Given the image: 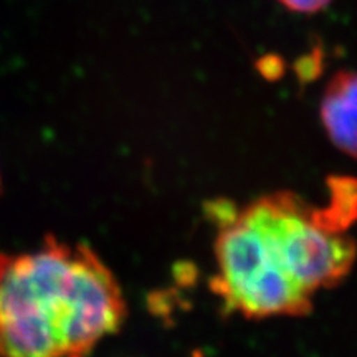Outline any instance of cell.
I'll return each mask as SVG.
<instances>
[{"instance_id":"6da1fadb","label":"cell","mask_w":357,"mask_h":357,"mask_svg":"<svg viewBox=\"0 0 357 357\" xmlns=\"http://www.w3.org/2000/svg\"><path fill=\"white\" fill-rule=\"evenodd\" d=\"M217 225L212 291L227 312L248 319L306 316L318 291L337 287L357 258L354 238L324 207L289 190L245 205H211Z\"/></svg>"},{"instance_id":"7a4b0ae2","label":"cell","mask_w":357,"mask_h":357,"mask_svg":"<svg viewBox=\"0 0 357 357\" xmlns=\"http://www.w3.org/2000/svg\"><path fill=\"white\" fill-rule=\"evenodd\" d=\"M126 316L121 284L88 245L47 236L0 252V357H88Z\"/></svg>"},{"instance_id":"3957f363","label":"cell","mask_w":357,"mask_h":357,"mask_svg":"<svg viewBox=\"0 0 357 357\" xmlns=\"http://www.w3.org/2000/svg\"><path fill=\"white\" fill-rule=\"evenodd\" d=\"M321 121L337 149L357 159V71H339L324 89Z\"/></svg>"},{"instance_id":"277c9868","label":"cell","mask_w":357,"mask_h":357,"mask_svg":"<svg viewBox=\"0 0 357 357\" xmlns=\"http://www.w3.org/2000/svg\"><path fill=\"white\" fill-rule=\"evenodd\" d=\"M283 7L296 13H318L324 10L333 0H278Z\"/></svg>"}]
</instances>
